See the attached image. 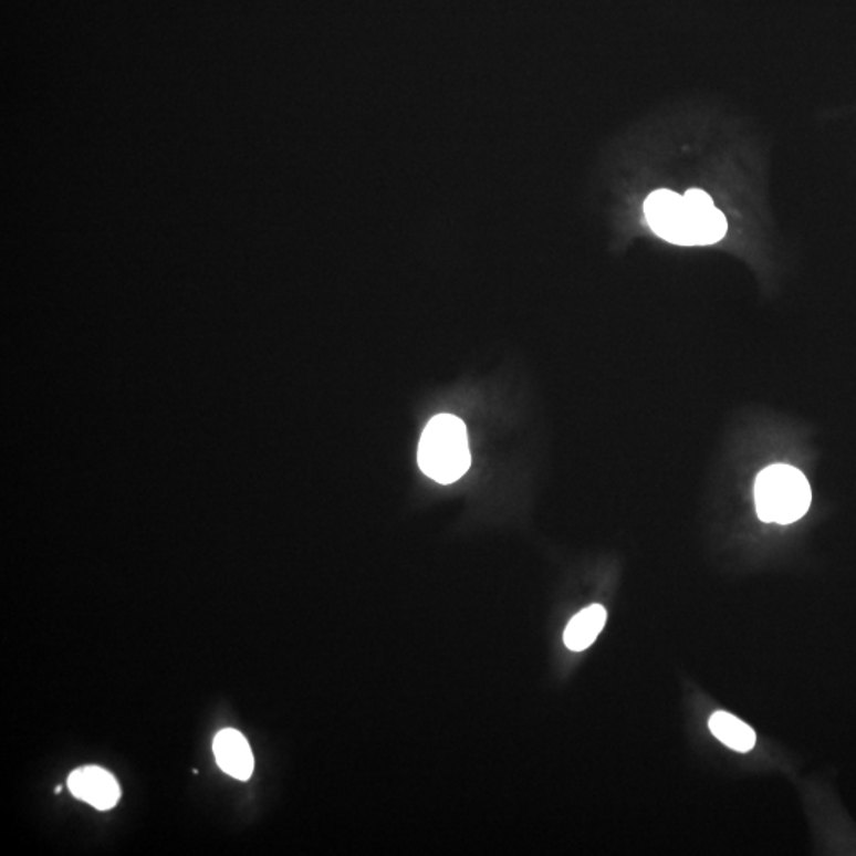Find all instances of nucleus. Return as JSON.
Here are the masks:
<instances>
[{"label":"nucleus","instance_id":"nucleus-1","mask_svg":"<svg viewBox=\"0 0 856 856\" xmlns=\"http://www.w3.org/2000/svg\"><path fill=\"white\" fill-rule=\"evenodd\" d=\"M644 215L655 236L679 247H709L727 236L725 215L701 189H689L683 196L655 190L644 203Z\"/></svg>","mask_w":856,"mask_h":856},{"label":"nucleus","instance_id":"nucleus-2","mask_svg":"<svg viewBox=\"0 0 856 856\" xmlns=\"http://www.w3.org/2000/svg\"><path fill=\"white\" fill-rule=\"evenodd\" d=\"M417 463L427 478L440 484L459 481L471 467L463 420L452 415L435 416L420 437Z\"/></svg>","mask_w":856,"mask_h":856},{"label":"nucleus","instance_id":"nucleus-3","mask_svg":"<svg viewBox=\"0 0 856 856\" xmlns=\"http://www.w3.org/2000/svg\"><path fill=\"white\" fill-rule=\"evenodd\" d=\"M811 503V484L795 467L773 464L756 478L755 504L760 521L789 525L804 518Z\"/></svg>","mask_w":856,"mask_h":856},{"label":"nucleus","instance_id":"nucleus-4","mask_svg":"<svg viewBox=\"0 0 856 856\" xmlns=\"http://www.w3.org/2000/svg\"><path fill=\"white\" fill-rule=\"evenodd\" d=\"M69 789L73 796L91 804L98 811L115 807L121 797L116 779L98 766H83L69 775Z\"/></svg>","mask_w":856,"mask_h":856},{"label":"nucleus","instance_id":"nucleus-5","mask_svg":"<svg viewBox=\"0 0 856 856\" xmlns=\"http://www.w3.org/2000/svg\"><path fill=\"white\" fill-rule=\"evenodd\" d=\"M213 752L219 768L238 781H248L254 771V756L240 731L227 728L216 734Z\"/></svg>","mask_w":856,"mask_h":856},{"label":"nucleus","instance_id":"nucleus-6","mask_svg":"<svg viewBox=\"0 0 856 856\" xmlns=\"http://www.w3.org/2000/svg\"><path fill=\"white\" fill-rule=\"evenodd\" d=\"M607 613L602 605H592L571 618L563 633V641L573 653H583L598 638L606 625Z\"/></svg>","mask_w":856,"mask_h":856},{"label":"nucleus","instance_id":"nucleus-7","mask_svg":"<svg viewBox=\"0 0 856 856\" xmlns=\"http://www.w3.org/2000/svg\"><path fill=\"white\" fill-rule=\"evenodd\" d=\"M709 728H711L713 737L723 742L727 748L737 750V752L748 753L755 748V731L748 723L734 717L733 713L725 711L713 712V716L709 719Z\"/></svg>","mask_w":856,"mask_h":856}]
</instances>
